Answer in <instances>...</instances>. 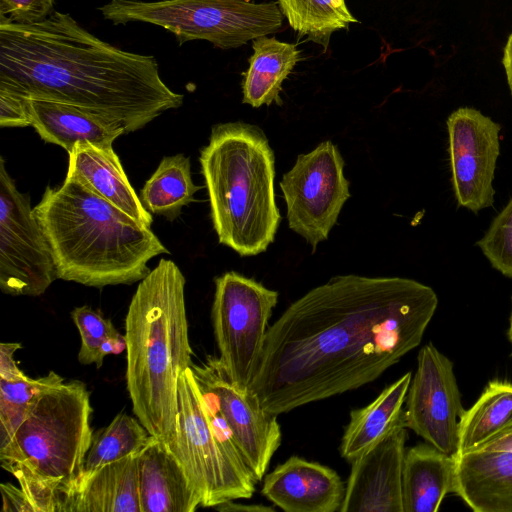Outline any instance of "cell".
Segmentation results:
<instances>
[{
    "label": "cell",
    "instance_id": "6da1fadb",
    "mask_svg": "<svg viewBox=\"0 0 512 512\" xmlns=\"http://www.w3.org/2000/svg\"><path fill=\"white\" fill-rule=\"evenodd\" d=\"M437 306L413 279L332 277L269 326L248 391L278 416L366 385L421 343Z\"/></svg>",
    "mask_w": 512,
    "mask_h": 512
},
{
    "label": "cell",
    "instance_id": "7a4b0ae2",
    "mask_svg": "<svg viewBox=\"0 0 512 512\" xmlns=\"http://www.w3.org/2000/svg\"><path fill=\"white\" fill-rule=\"evenodd\" d=\"M0 86L104 115L126 133L184 101L163 82L153 56L117 48L62 12L32 24L0 15Z\"/></svg>",
    "mask_w": 512,
    "mask_h": 512
},
{
    "label": "cell",
    "instance_id": "3957f363",
    "mask_svg": "<svg viewBox=\"0 0 512 512\" xmlns=\"http://www.w3.org/2000/svg\"><path fill=\"white\" fill-rule=\"evenodd\" d=\"M49 243L58 279L88 287L132 284L168 249L134 219L74 176L47 186L33 208Z\"/></svg>",
    "mask_w": 512,
    "mask_h": 512
},
{
    "label": "cell",
    "instance_id": "277c9868",
    "mask_svg": "<svg viewBox=\"0 0 512 512\" xmlns=\"http://www.w3.org/2000/svg\"><path fill=\"white\" fill-rule=\"evenodd\" d=\"M185 276L161 259L138 284L125 317L126 385L134 415L151 436L172 441L181 374L192 363Z\"/></svg>",
    "mask_w": 512,
    "mask_h": 512
},
{
    "label": "cell",
    "instance_id": "5b68a950",
    "mask_svg": "<svg viewBox=\"0 0 512 512\" xmlns=\"http://www.w3.org/2000/svg\"><path fill=\"white\" fill-rule=\"evenodd\" d=\"M199 162L219 243L240 256L266 251L281 215L274 153L263 131L242 121L217 124Z\"/></svg>",
    "mask_w": 512,
    "mask_h": 512
},
{
    "label": "cell",
    "instance_id": "8992f818",
    "mask_svg": "<svg viewBox=\"0 0 512 512\" xmlns=\"http://www.w3.org/2000/svg\"><path fill=\"white\" fill-rule=\"evenodd\" d=\"M90 393L79 380L48 386L33 398L0 464L18 481L35 512H65L90 448Z\"/></svg>",
    "mask_w": 512,
    "mask_h": 512
},
{
    "label": "cell",
    "instance_id": "52a82bcc",
    "mask_svg": "<svg viewBox=\"0 0 512 512\" xmlns=\"http://www.w3.org/2000/svg\"><path fill=\"white\" fill-rule=\"evenodd\" d=\"M98 9L115 25L149 23L173 33L180 45L205 40L221 49L238 48L277 32L283 24V14L274 1L111 0Z\"/></svg>",
    "mask_w": 512,
    "mask_h": 512
},
{
    "label": "cell",
    "instance_id": "ba28073f",
    "mask_svg": "<svg viewBox=\"0 0 512 512\" xmlns=\"http://www.w3.org/2000/svg\"><path fill=\"white\" fill-rule=\"evenodd\" d=\"M165 445L182 465L200 496L201 507L215 508L253 496L256 480L250 469L236 462L220 442L190 367L179 378L175 434Z\"/></svg>",
    "mask_w": 512,
    "mask_h": 512
},
{
    "label": "cell",
    "instance_id": "9c48e42d",
    "mask_svg": "<svg viewBox=\"0 0 512 512\" xmlns=\"http://www.w3.org/2000/svg\"><path fill=\"white\" fill-rule=\"evenodd\" d=\"M277 302V291L235 271L215 278L211 316L218 358L242 391H248Z\"/></svg>",
    "mask_w": 512,
    "mask_h": 512
},
{
    "label": "cell",
    "instance_id": "30bf717a",
    "mask_svg": "<svg viewBox=\"0 0 512 512\" xmlns=\"http://www.w3.org/2000/svg\"><path fill=\"white\" fill-rule=\"evenodd\" d=\"M58 279L47 238L28 194L21 193L0 157V289L40 296Z\"/></svg>",
    "mask_w": 512,
    "mask_h": 512
},
{
    "label": "cell",
    "instance_id": "8fae6325",
    "mask_svg": "<svg viewBox=\"0 0 512 512\" xmlns=\"http://www.w3.org/2000/svg\"><path fill=\"white\" fill-rule=\"evenodd\" d=\"M344 160L329 140L297 157L280 182L291 230L315 251L328 238L340 211L350 197Z\"/></svg>",
    "mask_w": 512,
    "mask_h": 512
},
{
    "label": "cell",
    "instance_id": "7c38bea8",
    "mask_svg": "<svg viewBox=\"0 0 512 512\" xmlns=\"http://www.w3.org/2000/svg\"><path fill=\"white\" fill-rule=\"evenodd\" d=\"M190 369L203 397L216 407L230 428L256 482L261 481L281 444L277 415L265 410L254 393L238 389L218 357L209 355L200 363L192 362Z\"/></svg>",
    "mask_w": 512,
    "mask_h": 512
},
{
    "label": "cell",
    "instance_id": "4fadbf2b",
    "mask_svg": "<svg viewBox=\"0 0 512 512\" xmlns=\"http://www.w3.org/2000/svg\"><path fill=\"white\" fill-rule=\"evenodd\" d=\"M403 410L405 426L428 444L458 454L459 422L465 411L452 361L432 343L421 348Z\"/></svg>",
    "mask_w": 512,
    "mask_h": 512
},
{
    "label": "cell",
    "instance_id": "5bb4252c",
    "mask_svg": "<svg viewBox=\"0 0 512 512\" xmlns=\"http://www.w3.org/2000/svg\"><path fill=\"white\" fill-rule=\"evenodd\" d=\"M501 126L471 107L447 119L448 153L455 199L474 213L494 203L493 180L500 153Z\"/></svg>",
    "mask_w": 512,
    "mask_h": 512
},
{
    "label": "cell",
    "instance_id": "9a60e30c",
    "mask_svg": "<svg viewBox=\"0 0 512 512\" xmlns=\"http://www.w3.org/2000/svg\"><path fill=\"white\" fill-rule=\"evenodd\" d=\"M404 414L378 442L351 462L340 512H403Z\"/></svg>",
    "mask_w": 512,
    "mask_h": 512
},
{
    "label": "cell",
    "instance_id": "2e32d148",
    "mask_svg": "<svg viewBox=\"0 0 512 512\" xmlns=\"http://www.w3.org/2000/svg\"><path fill=\"white\" fill-rule=\"evenodd\" d=\"M261 493L286 512H336L345 486L335 470L291 456L265 477Z\"/></svg>",
    "mask_w": 512,
    "mask_h": 512
},
{
    "label": "cell",
    "instance_id": "e0dca14e",
    "mask_svg": "<svg viewBox=\"0 0 512 512\" xmlns=\"http://www.w3.org/2000/svg\"><path fill=\"white\" fill-rule=\"evenodd\" d=\"M26 107L30 126L41 139L68 153L78 142L113 147L116 138L126 134L119 122L71 104L26 98Z\"/></svg>",
    "mask_w": 512,
    "mask_h": 512
},
{
    "label": "cell",
    "instance_id": "ac0fdd59",
    "mask_svg": "<svg viewBox=\"0 0 512 512\" xmlns=\"http://www.w3.org/2000/svg\"><path fill=\"white\" fill-rule=\"evenodd\" d=\"M453 493L475 512H512V451L473 450L455 456Z\"/></svg>",
    "mask_w": 512,
    "mask_h": 512
},
{
    "label": "cell",
    "instance_id": "d6986e66",
    "mask_svg": "<svg viewBox=\"0 0 512 512\" xmlns=\"http://www.w3.org/2000/svg\"><path fill=\"white\" fill-rule=\"evenodd\" d=\"M141 512H193L201 499L167 446L152 437L138 455Z\"/></svg>",
    "mask_w": 512,
    "mask_h": 512
},
{
    "label": "cell",
    "instance_id": "ffe728a7",
    "mask_svg": "<svg viewBox=\"0 0 512 512\" xmlns=\"http://www.w3.org/2000/svg\"><path fill=\"white\" fill-rule=\"evenodd\" d=\"M68 154L67 175L76 177L101 197L151 227L152 214L130 184L113 147L78 142Z\"/></svg>",
    "mask_w": 512,
    "mask_h": 512
},
{
    "label": "cell",
    "instance_id": "44dd1931",
    "mask_svg": "<svg viewBox=\"0 0 512 512\" xmlns=\"http://www.w3.org/2000/svg\"><path fill=\"white\" fill-rule=\"evenodd\" d=\"M138 455L106 464L80 480L65 512H141Z\"/></svg>",
    "mask_w": 512,
    "mask_h": 512
},
{
    "label": "cell",
    "instance_id": "7402d4cb",
    "mask_svg": "<svg viewBox=\"0 0 512 512\" xmlns=\"http://www.w3.org/2000/svg\"><path fill=\"white\" fill-rule=\"evenodd\" d=\"M456 461L432 445L406 450L402 473L403 512H437L453 492Z\"/></svg>",
    "mask_w": 512,
    "mask_h": 512
},
{
    "label": "cell",
    "instance_id": "603a6c76",
    "mask_svg": "<svg viewBox=\"0 0 512 512\" xmlns=\"http://www.w3.org/2000/svg\"><path fill=\"white\" fill-rule=\"evenodd\" d=\"M411 378V372L405 373L370 404L350 412V420L340 445L342 458L352 462L396 424L403 413Z\"/></svg>",
    "mask_w": 512,
    "mask_h": 512
},
{
    "label": "cell",
    "instance_id": "cb8c5ba5",
    "mask_svg": "<svg viewBox=\"0 0 512 512\" xmlns=\"http://www.w3.org/2000/svg\"><path fill=\"white\" fill-rule=\"evenodd\" d=\"M253 54L243 73V103L258 108L279 101L282 83L300 60L296 45L275 37L261 36L252 40Z\"/></svg>",
    "mask_w": 512,
    "mask_h": 512
},
{
    "label": "cell",
    "instance_id": "d4e9b609",
    "mask_svg": "<svg viewBox=\"0 0 512 512\" xmlns=\"http://www.w3.org/2000/svg\"><path fill=\"white\" fill-rule=\"evenodd\" d=\"M511 427L512 381H490L474 405L460 418L458 454L477 449Z\"/></svg>",
    "mask_w": 512,
    "mask_h": 512
},
{
    "label": "cell",
    "instance_id": "484cf974",
    "mask_svg": "<svg viewBox=\"0 0 512 512\" xmlns=\"http://www.w3.org/2000/svg\"><path fill=\"white\" fill-rule=\"evenodd\" d=\"M200 189L192 180L190 159L176 154L160 161L139 197L150 213L173 221L184 206L194 201V194Z\"/></svg>",
    "mask_w": 512,
    "mask_h": 512
},
{
    "label": "cell",
    "instance_id": "4316f807",
    "mask_svg": "<svg viewBox=\"0 0 512 512\" xmlns=\"http://www.w3.org/2000/svg\"><path fill=\"white\" fill-rule=\"evenodd\" d=\"M152 437L137 417L117 414L93 435L78 482L106 464L139 454Z\"/></svg>",
    "mask_w": 512,
    "mask_h": 512
},
{
    "label": "cell",
    "instance_id": "83f0119b",
    "mask_svg": "<svg viewBox=\"0 0 512 512\" xmlns=\"http://www.w3.org/2000/svg\"><path fill=\"white\" fill-rule=\"evenodd\" d=\"M278 4L293 30L324 46L333 32L357 22L345 0H278Z\"/></svg>",
    "mask_w": 512,
    "mask_h": 512
},
{
    "label": "cell",
    "instance_id": "f1b7e54d",
    "mask_svg": "<svg viewBox=\"0 0 512 512\" xmlns=\"http://www.w3.org/2000/svg\"><path fill=\"white\" fill-rule=\"evenodd\" d=\"M61 381L64 378L54 371L36 379L29 376L16 381L0 378V448L11 440L35 395Z\"/></svg>",
    "mask_w": 512,
    "mask_h": 512
},
{
    "label": "cell",
    "instance_id": "f546056e",
    "mask_svg": "<svg viewBox=\"0 0 512 512\" xmlns=\"http://www.w3.org/2000/svg\"><path fill=\"white\" fill-rule=\"evenodd\" d=\"M71 318L81 338L78 361L83 365L95 364L96 368H100L104 360L101 354L103 344L123 335L109 319L88 305L74 308Z\"/></svg>",
    "mask_w": 512,
    "mask_h": 512
},
{
    "label": "cell",
    "instance_id": "4dcf8cb0",
    "mask_svg": "<svg viewBox=\"0 0 512 512\" xmlns=\"http://www.w3.org/2000/svg\"><path fill=\"white\" fill-rule=\"evenodd\" d=\"M476 245L493 268L512 278V197Z\"/></svg>",
    "mask_w": 512,
    "mask_h": 512
},
{
    "label": "cell",
    "instance_id": "1f68e13d",
    "mask_svg": "<svg viewBox=\"0 0 512 512\" xmlns=\"http://www.w3.org/2000/svg\"><path fill=\"white\" fill-rule=\"evenodd\" d=\"M54 0H0V15L12 22L32 24L45 20Z\"/></svg>",
    "mask_w": 512,
    "mask_h": 512
},
{
    "label": "cell",
    "instance_id": "d6a6232c",
    "mask_svg": "<svg viewBox=\"0 0 512 512\" xmlns=\"http://www.w3.org/2000/svg\"><path fill=\"white\" fill-rule=\"evenodd\" d=\"M0 126H30L26 98L4 86H0Z\"/></svg>",
    "mask_w": 512,
    "mask_h": 512
},
{
    "label": "cell",
    "instance_id": "836d02e7",
    "mask_svg": "<svg viewBox=\"0 0 512 512\" xmlns=\"http://www.w3.org/2000/svg\"><path fill=\"white\" fill-rule=\"evenodd\" d=\"M22 345L19 342H2L0 344V378L16 381L25 379L28 376L20 370L14 354L17 350L21 349Z\"/></svg>",
    "mask_w": 512,
    "mask_h": 512
},
{
    "label": "cell",
    "instance_id": "e575fe53",
    "mask_svg": "<svg viewBox=\"0 0 512 512\" xmlns=\"http://www.w3.org/2000/svg\"><path fill=\"white\" fill-rule=\"evenodd\" d=\"M0 489L3 500V512H35L32 503L21 488L6 482L0 485Z\"/></svg>",
    "mask_w": 512,
    "mask_h": 512
},
{
    "label": "cell",
    "instance_id": "d590c367",
    "mask_svg": "<svg viewBox=\"0 0 512 512\" xmlns=\"http://www.w3.org/2000/svg\"><path fill=\"white\" fill-rule=\"evenodd\" d=\"M510 450L512 451V427L489 439L475 450Z\"/></svg>",
    "mask_w": 512,
    "mask_h": 512
},
{
    "label": "cell",
    "instance_id": "8d00e7d4",
    "mask_svg": "<svg viewBox=\"0 0 512 512\" xmlns=\"http://www.w3.org/2000/svg\"><path fill=\"white\" fill-rule=\"evenodd\" d=\"M215 509L219 511H249V512H261V511H275V509L271 506H265V505H259V504H238L234 503L233 501L225 502L217 507Z\"/></svg>",
    "mask_w": 512,
    "mask_h": 512
},
{
    "label": "cell",
    "instance_id": "74e56055",
    "mask_svg": "<svg viewBox=\"0 0 512 512\" xmlns=\"http://www.w3.org/2000/svg\"><path fill=\"white\" fill-rule=\"evenodd\" d=\"M502 65L505 71L507 84L512 96V31L508 35L503 48Z\"/></svg>",
    "mask_w": 512,
    "mask_h": 512
},
{
    "label": "cell",
    "instance_id": "f35d334b",
    "mask_svg": "<svg viewBox=\"0 0 512 512\" xmlns=\"http://www.w3.org/2000/svg\"><path fill=\"white\" fill-rule=\"evenodd\" d=\"M508 339L512 345V309H511V313H510V317H509V327H508Z\"/></svg>",
    "mask_w": 512,
    "mask_h": 512
}]
</instances>
